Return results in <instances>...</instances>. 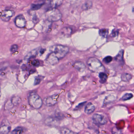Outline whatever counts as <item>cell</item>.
Segmentation results:
<instances>
[{"label":"cell","instance_id":"1","mask_svg":"<svg viewBox=\"0 0 134 134\" xmlns=\"http://www.w3.org/2000/svg\"><path fill=\"white\" fill-rule=\"evenodd\" d=\"M87 64L89 70L92 72H103L105 69L101 62L97 58L91 57L87 60Z\"/></svg>","mask_w":134,"mask_h":134},{"label":"cell","instance_id":"2","mask_svg":"<svg viewBox=\"0 0 134 134\" xmlns=\"http://www.w3.org/2000/svg\"><path fill=\"white\" fill-rule=\"evenodd\" d=\"M51 53L59 60L64 58L67 54L69 48L67 46L61 45H54L50 48Z\"/></svg>","mask_w":134,"mask_h":134},{"label":"cell","instance_id":"3","mask_svg":"<svg viewBox=\"0 0 134 134\" xmlns=\"http://www.w3.org/2000/svg\"><path fill=\"white\" fill-rule=\"evenodd\" d=\"M28 103L30 106L35 109H39L42 107L43 101L42 99L36 92H32L28 97Z\"/></svg>","mask_w":134,"mask_h":134},{"label":"cell","instance_id":"4","mask_svg":"<svg viewBox=\"0 0 134 134\" xmlns=\"http://www.w3.org/2000/svg\"><path fill=\"white\" fill-rule=\"evenodd\" d=\"M46 17L48 21L54 22L61 19L62 14L57 8L50 9L46 13Z\"/></svg>","mask_w":134,"mask_h":134},{"label":"cell","instance_id":"5","mask_svg":"<svg viewBox=\"0 0 134 134\" xmlns=\"http://www.w3.org/2000/svg\"><path fill=\"white\" fill-rule=\"evenodd\" d=\"M15 15V12L12 10H5L0 12V19L2 21L8 22Z\"/></svg>","mask_w":134,"mask_h":134},{"label":"cell","instance_id":"6","mask_svg":"<svg viewBox=\"0 0 134 134\" xmlns=\"http://www.w3.org/2000/svg\"><path fill=\"white\" fill-rule=\"evenodd\" d=\"M59 97V96L58 95H54L50 96L44 98L43 101V103L47 106H54L57 103Z\"/></svg>","mask_w":134,"mask_h":134},{"label":"cell","instance_id":"7","mask_svg":"<svg viewBox=\"0 0 134 134\" xmlns=\"http://www.w3.org/2000/svg\"><path fill=\"white\" fill-rule=\"evenodd\" d=\"M92 120L95 124L102 126L107 123V120L104 116L100 114H95L92 116Z\"/></svg>","mask_w":134,"mask_h":134},{"label":"cell","instance_id":"8","mask_svg":"<svg viewBox=\"0 0 134 134\" xmlns=\"http://www.w3.org/2000/svg\"><path fill=\"white\" fill-rule=\"evenodd\" d=\"M14 22L16 26L20 28H25L26 25V20L23 15H17L15 17Z\"/></svg>","mask_w":134,"mask_h":134},{"label":"cell","instance_id":"9","mask_svg":"<svg viewBox=\"0 0 134 134\" xmlns=\"http://www.w3.org/2000/svg\"><path fill=\"white\" fill-rule=\"evenodd\" d=\"M11 127L8 121L4 120L0 125V134H8L11 130Z\"/></svg>","mask_w":134,"mask_h":134},{"label":"cell","instance_id":"10","mask_svg":"<svg viewBox=\"0 0 134 134\" xmlns=\"http://www.w3.org/2000/svg\"><path fill=\"white\" fill-rule=\"evenodd\" d=\"M41 51L39 48H36L35 49L31 51L30 52H29L27 55L25 56L24 59L25 60H28L33 59V58H35L37 56H38L39 54V53Z\"/></svg>","mask_w":134,"mask_h":134},{"label":"cell","instance_id":"11","mask_svg":"<svg viewBox=\"0 0 134 134\" xmlns=\"http://www.w3.org/2000/svg\"><path fill=\"white\" fill-rule=\"evenodd\" d=\"M59 120L56 118L49 117L45 120V123L50 126H57L59 124Z\"/></svg>","mask_w":134,"mask_h":134},{"label":"cell","instance_id":"12","mask_svg":"<svg viewBox=\"0 0 134 134\" xmlns=\"http://www.w3.org/2000/svg\"><path fill=\"white\" fill-rule=\"evenodd\" d=\"M46 61L50 64L52 65L57 64L59 61V60L57 57H56L51 53L47 56Z\"/></svg>","mask_w":134,"mask_h":134},{"label":"cell","instance_id":"13","mask_svg":"<svg viewBox=\"0 0 134 134\" xmlns=\"http://www.w3.org/2000/svg\"><path fill=\"white\" fill-rule=\"evenodd\" d=\"M73 67L77 71L83 72L86 69V66L84 63L81 61H76L73 64Z\"/></svg>","mask_w":134,"mask_h":134},{"label":"cell","instance_id":"14","mask_svg":"<svg viewBox=\"0 0 134 134\" xmlns=\"http://www.w3.org/2000/svg\"><path fill=\"white\" fill-rule=\"evenodd\" d=\"M95 109V105L92 103H89L85 107V112L86 114L90 115L93 113Z\"/></svg>","mask_w":134,"mask_h":134},{"label":"cell","instance_id":"15","mask_svg":"<svg viewBox=\"0 0 134 134\" xmlns=\"http://www.w3.org/2000/svg\"><path fill=\"white\" fill-rule=\"evenodd\" d=\"M63 0H52L50 1V5L51 6V8H57V7L60 6L62 4Z\"/></svg>","mask_w":134,"mask_h":134},{"label":"cell","instance_id":"16","mask_svg":"<svg viewBox=\"0 0 134 134\" xmlns=\"http://www.w3.org/2000/svg\"><path fill=\"white\" fill-rule=\"evenodd\" d=\"M11 102L14 106H17L21 102V99L18 96H15L10 99Z\"/></svg>","mask_w":134,"mask_h":134},{"label":"cell","instance_id":"17","mask_svg":"<svg viewBox=\"0 0 134 134\" xmlns=\"http://www.w3.org/2000/svg\"><path fill=\"white\" fill-rule=\"evenodd\" d=\"M99 77H100V82L102 83H104L106 82L107 79V74L104 72H100L99 74Z\"/></svg>","mask_w":134,"mask_h":134},{"label":"cell","instance_id":"18","mask_svg":"<svg viewBox=\"0 0 134 134\" xmlns=\"http://www.w3.org/2000/svg\"><path fill=\"white\" fill-rule=\"evenodd\" d=\"M121 78L123 81L125 82H128L132 78V76L131 74L128 73H124L121 75Z\"/></svg>","mask_w":134,"mask_h":134},{"label":"cell","instance_id":"19","mask_svg":"<svg viewBox=\"0 0 134 134\" xmlns=\"http://www.w3.org/2000/svg\"><path fill=\"white\" fill-rule=\"evenodd\" d=\"M92 2L90 1H87L82 5V8L84 10H89L92 6Z\"/></svg>","mask_w":134,"mask_h":134},{"label":"cell","instance_id":"20","mask_svg":"<svg viewBox=\"0 0 134 134\" xmlns=\"http://www.w3.org/2000/svg\"><path fill=\"white\" fill-rule=\"evenodd\" d=\"M123 54L124 51L121 50L119 51L117 56L115 57V60L117 61H121L123 59Z\"/></svg>","mask_w":134,"mask_h":134},{"label":"cell","instance_id":"21","mask_svg":"<svg viewBox=\"0 0 134 134\" xmlns=\"http://www.w3.org/2000/svg\"><path fill=\"white\" fill-rule=\"evenodd\" d=\"M108 30L104 28L100 29L99 32V33L100 36L103 38H107L108 35Z\"/></svg>","mask_w":134,"mask_h":134},{"label":"cell","instance_id":"22","mask_svg":"<svg viewBox=\"0 0 134 134\" xmlns=\"http://www.w3.org/2000/svg\"><path fill=\"white\" fill-rule=\"evenodd\" d=\"M13 107L14 106L13 105L12 103L11 102L10 100H8L6 102L5 104L4 107V109L5 110H9L12 109Z\"/></svg>","mask_w":134,"mask_h":134},{"label":"cell","instance_id":"23","mask_svg":"<svg viewBox=\"0 0 134 134\" xmlns=\"http://www.w3.org/2000/svg\"><path fill=\"white\" fill-rule=\"evenodd\" d=\"M44 4V3L41 4H32L31 6V9L32 10H38L39 9L41 8L42 6Z\"/></svg>","mask_w":134,"mask_h":134},{"label":"cell","instance_id":"24","mask_svg":"<svg viewBox=\"0 0 134 134\" xmlns=\"http://www.w3.org/2000/svg\"><path fill=\"white\" fill-rule=\"evenodd\" d=\"M61 132L62 134H77L66 128H63L61 129Z\"/></svg>","mask_w":134,"mask_h":134},{"label":"cell","instance_id":"25","mask_svg":"<svg viewBox=\"0 0 134 134\" xmlns=\"http://www.w3.org/2000/svg\"><path fill=\"white\" fill-rule=\"evenodd\" d=\"M133 97V95L131 93H126L121 98V100L123 101H126L130 100Z\"/></svg>","mask_w":134,"mask_h":134},{"label":"cell","instance_id":"26","mask_svg":"<svg viewBox=\"0 0 134 134\" xmlns=\"http://www.w3.org/2000/svg\"><path fill=\"white\" fill-rule=\"evenodd\" d=\"M44 77L42 76H37L35 78L34 81V85H38L40 83H41V81L43 80Z\"/></svg>","mask_w":134,"mask_h":134},{"label":"cell","instance_id":"27","mask_svg":"<svg viewBox=\"0 0 134 134\" xmlns=\"http://www.w3.org/2000/svg\"><path fill=\"white\" fill-rule=\"evenodd\" d=\"M23 132V129L20 127H17L12 131V134H21Z\"/></svg>","mask_w":134,"mask_h":134},{"label":"cell","instance_id":"28","mask_svg":"<svg viewBox=\"0 0 134 134\" xmlns=\"http://www.w3.org/2000/svg\"><path fill=\"white\" fill-rule=\"evenodd\" d=\"M55 118L58 119V120H61L63 119L64 118V115L62 113L60 112L57 111L55 114Z\"/></svg>","mask_w":134,"mask_h":134},{"label":"cell","instance_id":"29","mask_svg":"<svg viewBox=\"0 0 134 134\" xmlns=\"http://www.w3.org/2000/svg\"><path fill=\"white\" fill-rule=\"evenodd\" d=\"M30 63L31 65L33 66L34 67H38L40 65L39 61L37 59L31 60L30 61Z\"/></svg>","mask_w":134,"mask_h":134},{"label":"cell","instance_id":"30","mask_svg":"<svg viewBox=\"0 0 134 134\" xmlns=\"http://www.w3.org/2000/svg\"><path fill=\"white\" fill-rule=\"evenodd\" d=\"M67 32H72V30L71 29H70V28H63V29L62 30V33L65 35H69L71 34V33Z\"/></svg>","mask_w":134,"mask_h":134},{"label":"cell","instance_id":"31","mask_svg":"<svg viewBox=\"0 0 134 134\" xmlns=\"http://www.w3.org/2000/svg\"><path fill=\"white\" fill-rule=\"evenodd\" d=\"M112 134H122L121 130L117 129L116 127H113L112 129Z\"/></svg>","mask_w":134,"mask_h":134},{"label":"cell","instance_id":"32","mask_svg":"<svg viewBox=\"0 0 134 134\" xmlns=\"http://www.w3.org/2000/svg\"><path fill=\"white\" fill-rule=\"evenodd\" d=\"M18 46L16 44H15V45H13L11 46L10 51L12 52H15L18 50Z\"/></svg>","mask_w":134,"mask_h":134},{"label":"cell","instance_id":"33","mask_svg":"<svg viewBox=\"0 0 134 134\" xmlns=\"http://www.w3.org/2000/svg\"><path fill=\"white\" fill-rule=\"evenodd\" d=\"M113 60V58L110 56H108L105 57L103 59V61L105 63H109L111 62Z\"/></svg>","mask_w":134,"mask_h":134},{"label":"cell","instance_id":"34","mask_svg":"<svg viewBox=\"0 0 134 134\" xmlns=\"http://www.w3.org/2000/svg\"><path fill=\"white\" fill-rule=\"evenodd\" d=\"M86 102H82V103H79V105H78L76 107V108H75V109L78 110L80 109V108H82V107H83L84 105H85V104Z\"/></svg>","mask_w":134,"mask_h":134},{"label":"cell","instance_id":"35","mask_svg":"<svg viewBox=\"0 0 134 134\" xmlns=\"http://www.w3.org/2000/svg\"><path fill=\"white\" fill-rule=\"evenodd\" d=\"M118 34V32H117L115 31V32H113L112 34H111L112 36L113 37L116 36V35H117Z\"/></svg>","mask_w":134,"mask_h":134},{"label":"cell","instance_id":"36","mask_svg":"<svg viewBox=\"0 0 134 134\" xmlns=\"http://www.w3.org/2000/svg\"><path fill=\"white\" fill-rule=\"evenodd\" d=\"M0 89H0V96H1V90H0Z\"/></svg>","mask_w":134,"mask_h":134}]
</instances>
